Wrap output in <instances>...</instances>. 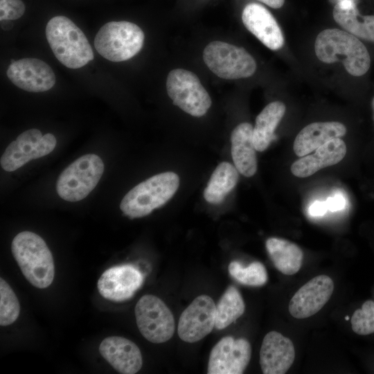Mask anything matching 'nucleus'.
Wrapping results in <instances>:
<instances>
[{
  "mask_svg": "<svg viewBox=\"0 0 374 374\" xmlns=\"http://www.w3.org/2000/svg\"><path fill=\"white\" fill-rule=\"evenodd\" d=\"M315 54L324 63L341 61L348 73L364 75L371 66V57L364 44L353 35L340 29L322 30L314 42Z\"/></svg>",
  "mask_w": 374,
  "mask_h": 374,
  "instance_id": "f257e3e1",
  "label": "nucleus"
},
{
  "mask_svg": "<svg viewBox=\"0 0 374 374\" xmlns=\"http://www.w3.org/2000/svg\"><path fill=\"white\" fill-rule=\"evenodd\" d=\"M11 250L23 275L34 287H48L55 276L53 255L45 241L31 231L19 233L12 240Z\"/></svg>",
  "mask_w": 374,
  "mask_h": 374,
  "instance_id": "f03ea898",
  "label": "nucleus"
},
{
  "mask_svg": "<svg viewBox=\"0 0 374 374\" xmlns=\"http://www.w3.org/2000/svg\"><path fill=\"white\" fill-rule=\"evenodd\" d=\"M46 36L55 57L69 69L81 68L93 60V52L85 35L65 16H55L48 21Z\"/></svg>",
  "mask_w": 374,
  "mask_h": 374,
  "instance_id": "7ed1b4c3",
  "label": "nucleus"
},
{
  "mask_svg": "<svg viewBox=\"0 0 374 374\" xmlns=\"http://www.w3.org/2000/svg\"><path fill=\"white\" fill-rule=\"evenodd\" d=\"M179 186V177L176 173L157 174L131 189L121 200L120 208L131 219L146 216L169 201Z\"/></svg>",
  "mask_w": 374,
  "mask_h": 374,
  "instance_id": "20e7f679",
  "label": "nucleus"
},
{
  "mask_svg": "<svg viewBox=\"0 0 374 374\" xmlns=\"http://www.w3.org/2000/svg\"><path fill=\"white\" fill-rule=\"evenodd\" d=\"M144 33L136 24L110 21L103 25L94 39V46L104 58L114 62L127 60L142 48Z\"/></svg>",
  "mask_w": 374,
  "mask_h": 374,
  "instance_id": "39448f33",
  "label": "nucleus"
},
{
  "mask_svg": "<svg viewBox=\"0 0 374 374\" xmlns=\"http://www.w3.org/2000/svg\"><path fill=\"white\" fill-rule=\"evenodd\" d=\"M103 172L104 164L98 155H83L62 172L56 184L57 193L68 202L82 200L94 189Z\"/></svg>",
  "mask_w": 374,
  "mask_h": 374,
  "instance_id": "423d86ee",
  "label": "nucleus"
},
{
  "mask_svg": "<svg viewBox=\"0 0 374 374\" xmlns=\"http://www.w3.org/2000/svg\"><path fill=\"white\" fill-rule=\"evenodd\" d=\"M203 60L214 74L226 80L249 78L256 70L254 58L244 48L221 41L205 47Z\"/></svg>",
  "mask_w": 374,
  "mask_h": 374,
  "instance_id": "0eeeda50",
  "label": "nucleus"
},
{
  "mask_svg": "<svg viewBox=\"0 0 374 374\" xmlns=\"http://www.w3.org/2000/svg\"><path fill=\"white\" fill-rule=\"evenodd\" d=\"M166 89L175 105L195 117L204 116L211 106V99L193 72L176 69L167 77Z\"/></svg>",
  "mask_w": 374,
  "mask_h": 374,
  "instance_id": "6e6552de",
  "label": "nucleus"
},
{
  "mask_svg": "<svg viewBox=\"0 0 374 374\" xmlns=\"http://www.w3.org/2000/svg\"><path fill=\"white\" fill-rule=\"evenodd\" d=\"M134 312L138 328L149 341L164 343L173 336L175 328L174 317L161 299L145 294L136 304Z\"/></svg>",
  "mask_w": 374,
  "mask_h": 374,
  "instance_id": "1a4fd4ad",
  "label": "nucleus"
},
{
  "mask_svg": "<svg viewBox=\"0 0 374 374\" xmlns=\"http://www.w3.org/2000/svg\"><path fill=\"white\" fill-rule=\"evenodd\" d=\"M56 145L52 134H42L37 129L21 133L7 147L0 160L2 168L8 172L16 170L28 161L44 157Z\"/></svg>",
  "mask_w": 374,
  "mask_h": 374,
  "instance_id": "9d476101",
  "label": "nucleus"
},
{
  "mask_svg": "<svg viewBox=\"0 0 374 374\" xmlns=\"http://www.w3.org/2000/svg\"><path fill=\"white\" fill-rule=\"evenodd\" d=\"M215 324V304L208 295L196 297L181 314L177 332L185 342L195 343L213 329Z\"/></svg>",
  "mask_w": 374,
  "mask_h": 374,
  "instance_id": "9b49d317",
  "label": "nucleus"
},
{
  "mask_svg": "<svg viewBox=\"0 0 374 374\" xmlns=\"http://www.w3.org/2000/svg\"><path fill=\"white\" fill-rule=\"evenodd\" d=\"M251 356L249 342L243 338L231 336L222 338L211 351L207 373L241 374L246 369Z\"/></svg>",
  "mask_w": 374,
  "mask_h": 374,
  "instance_id": "f8f14e48",
  "label": "nucleus"
},
{
  "mask_svg": "<svg viewBox=\"0 0 374 374\" xmlns=\"http://www.w3.org/2000/svg\"><path fill=\"white\" fill-rule=\"evenodd\" d=\"M143 279L137 267L125 264L105 270L99 278L97 287L103 297L119 302L132 298L141 287Z\"/></svg>",
  "mask_w": 374,
  "mask_h": 374,
  "instance_id": "ddd939ff",
  "label": "nucleus"
},
{
  "mask_svg": "<svg viewBox=\"0 0 374 374\" xmlns=\"http://www.w3.org/2000/svg\"><path fill=\"white\" fill-rule=\"evenodd\" d=\"M334 290L330 277L319 275L303 285L293 296L288 309L296 319H305L318 312L328 301Z\"/></svg>",
  "mask_w": 374,
  "mask_h": 374,
  "instance_id": "4468645a",
  "label": "nucleus"
},
{
  "mask_svg": "<svg viewBox=\"0 0 374 374\" xmlns=\"http://www.w3.org/2000/svg\"><path fill=\"white\" fill-rule=\"evenodd\" d=\"M7 76L17 87L30 92L48 91L55 83L53 69L37 58H23L11 62Z\"/></svg>",
  "mask_w": 374,
  "mask_h": 374,
  "instance_id": "2eb2a0df",
  "label": "nucleus"
},
{
  "mask_svg": "<svg viewBox=\"0 0 374 374\" xmlns=\"http://www.w3.org/2000/svg\"><path fill=\"white\" fill-rule=\"evenodd\" d=\"M242 20L247 29L269 49L276 51L283 47L282 30L272 14L263 6L247 4L243 9Z\"/></svg>",
  "mask_w": 374,
  "mask_h": 374,
  "instance_id": "dca6fc26",
  "label": "nucleus"
},
{
  "mask_svg": "<svg viewBox=\"0 0 374 374\" xmlns=\"http://www.w3.org/2000/svg\"><path fill=\"white\" fill-rule=\"evenodd\" d=\"M294 357V346L289 338L276 331L265 336L260 350V365L264 374L285 373Z\"/></svg>",
  "mask_w": 374,
  "mask_h": 374,
  "instance_id": "f3484780",
  "label": "nucleus"
},
{
  "mask_svg": "<svg viewBox=\"0 0 374 374\" xmlns=\"http://www.w3.org/2000/svg\"><path fill=\"white\" fill-rule=\"evenodd\" d=\"M102 357L118 373H136L142 367L139 348L131 340L118 336L104 339L99 346Z\"/></svg>",
  "mask_w": 374,
  "mask_h": 374,
  "instance_id": "a211bd4d",
  "label": "nucleus"
},
{
  "mask_svg": "<svg viewBox=\"0 0 374 374\" xmlns=\"http://www.w3.org/2000/svg\"><path fill=\"white\" fill-rule=\"evenodd\" d=\"M346 150V143L342 139H332L318 148L314 154L294 162L291 172L297 177H308L320 169L338 163L344 158Z\"/></svg>",
  "mask_w": 374,
  "mask_h": 374,
  "instance_id": "6ab92c4d",
  "label": "nucleus"
},
{
  "mask_svg": "<svg viewBox=\"0 0 374 374\" xmlns=\"http://www.w3.org/2000/svg\"><path fill=\"white\" fill-rule=\"evenodd\" d=\"M346 131V126L337 121L310 123L296 136L294 152L298 157H304L328 141L344 136Z\"/></svg>",
  "mask_w": 374,
  "mask_h": 374,
  "instance_id": "aec40b11",
  "label": "nucleus"
},
{
  "mask_svg": "<svg viewBox=\"0 0 374 374\" xmlns=\"http://www.w3.org/2000/svg\"><path fill=\"white\" fill-rule=\"evenodd\" d=\"M253 129L251 124L242 123L234 128L231 136L234 166L240 173L247 177H252L257 170Z\"/></svg>",
  "mask_w": 374,
  "mask_h": 374,
  "instance_id": "412c9836",
  "label": "nucleus"
},
{
  "mask_svg": "<svg viewBox=\"0 0 374 374\" xmlns=\"http://www.w3.org/2000/svg\"><path fill=\"white\" fill-rule=\"evenodd\" d=\"M335 21L346 32L374 43V15H362L351 0H342L333 9Z\"/></svg>",
  "mask_w": 374,
  "mask_h": 374,
  "instance_id": "4be33fe9",
  "label": "nucleus"
},
{
  "mask_svg": "<svg viewBox=\"0 0 374 374\" xmlns=\"http://www.w3.org/2000/svg\"><path fill=\"white\" fill-rule=\"evenodd\" d=\"M265 246L271 260L279 271L293 275L299 271L303 253L295 243L282 238H269Z\"/></svg>",
  "mask_w": 374,
  "mask_h": 374,
  "instance_id": "5701e85b",
  "label": "nucleus"
},
{
  "mask_svg": "<svg viewBox=\"0 0 374 374\" xmlns=\"http://www.w3.org/2000/svg\"><path fill=\"white\" fill-rule=\"evenodd\" d=\"M286 110L285 104L274 101L268 104L256 118L253 140L256 150L265 151L274 139V131Z\"/></svg>",
  "mask_w": 374,
  "mask_h": 374,
  "instance_id": "b1692460",
  "label": "nucleus"
},
{
  "mask_svg": "<svg viewBox=\"0 0 374 374\" xmlns=\"http://www.w3.org/2000/svg\"><path fill=\"white\" fill-rule=\"evenodd\" d=\"M238 178V171L235 166L226 161L220 163L213 172L204 189V199L211 204L221 203L236 186Z\"/></svg>",
  "mask_w": 374,
  "mask_h": 374,
  "instance_id": "393cba45",
  "label": "nucleus"
},
{
  "mask_svg": "<svg viewBox=\"0 0 374 374\" xmlns=\"http://www.w3.org/2000/svg\"><path fill=\"white\" fill-rule=\"evenodd\" d=\"M245 310V305L240 292L229 286L215 305V324L218 330L228 327L240 317Z\"/></svg>",
  "mask_w": 374,
  "mask_h": 374,
  "instance_id": "a878e982",
  "label": "nucleus"
},
{
  "mask_svg": "<svg viewBox=\"0 0 374 374\" xmlns=\"http://www.w3.org/2000/svg\"><path fill=\"white\" fill-rule=\"evenodd\" d=\"M229 272L238 282L249 286H262L268 279L265 266L258 261L251 262L246 267L238 261H233L229 265Z\"/></svg>",
  "mask_w": 374,
  "mask_h": 374,
  "instance_id": "bb28decb",
  "label": "nucleus"
},
{
  "mask_svg": "<svg viewBox=\"0 0 374 374\" xmlns=\"http://www.w3.org/2000/svg\"><path fill=\"white\" fill-rule=\"evenodd\" d=\"M20 312L17 296L8 283L0 278V325L6 326L14 323Z\"/></svg>",
  "mask_w": 374,
  "mask_h": 374,
  "instance_id": "cd10ccee",
  "label": "nucleus"
},
{
  "mask_svg": "<svg viewBox=\"0 0 374 374\" xmlns=\"http://www.w3.org/2000/svg\"><path fill=\"white\" fill-rule=\"evenodd\" d=\"M352 329L357 335H367L374 332V301H365L351 317Z\"/></svg>",
  "mask_w": 374,
  "mask_h": 374,
  "instance_id": "c85d7f7f",
  "label": "nucleus"
},
{
  "mask_svg": "<svg viewBox=\"0 0 374 374\" xmlns=\"http://www.w3.org/2000/svg\"><path fill=\"white\" fill-rule=\"evenodd\" d=\"M26 7L21 0H0L1 21L15 20L25 12Z\"/></svg>",
  "mask_w": 374,
  "mask_h": 374,
  "instance_id": "c756f323",
  "label": "nucleus"
},
{
  "mask_svg": "<svg viewBox=\"0 0 374 374\" xmlns=\"http://www.w3.org/2000/svg\"><path fill=\"white\" fill-rule=\"evenodd\" d=\"M328 210L332 212L339 211L344 208L346 201L341 193H337L326 201Z\"/></svg>",
  "mask_w": 374,
  "mask_h": 374,
  "instance_id": "7c9ffc66",
  "label": "nucleus"
},
{
  "mask_svg": "<svg viewBox=\"0 0 374 374\" xmlns=\"http://www.w3.org/2000/svg\"><path fill=\"white\" fill-rule=\"evenodd\" d=\"M328 211L326 201H315L308 208V213L312 217L323 216Z\"/></svg>",
  "mask_w": 374,
  "mask_h": 374,
  "instance_id": "2f4dec72",
  "label": "nucleus"
},
{
  "mask_svg": "<svg viewBox=\"0 0 374 374\" xmlns=\"http://www.w3.org/2000/svg\"><path fill=\"white\" fill-rule=\"evenodd\" d=\"M257 1L262 2L272 8H280L283 6L284 2H285V0H257Z\"/></svg>",
  "mask_w": 374,
  "mask_h": 374,
  "instance_id": "473e14b6",
  "label": "nucleus"
},
{
  "mask_svg": "<svg viewBox=\"0 0 374 374\" xmlns=\"http://www.w3.org/2000/svg\"><path fill=\"white\" fill-rule=\"evenodd\" d=\"M371 105H372V109H373V121H374V97H373V98L372 100Z\"/></svg>",
  "mask_w": 374,
  "mask_h": 374,
  "instance_id": "72a5a7b5",
  "label": "nucleus"
},
{
  "mask_svg": "<svg viewBox=\"0 0 374 374\" xmlns=\"http://www.w3.org/2000/svg\"><path fill=\"white\" fill-rule=\"evenodd\" d=\"M346 320L349 319V317H346L345 318Z\"/></svg>",
  "mask_w": 374,
  "mask_h": 374,
  "instance_id": "f704fd0d",
  "label": "nucleus"
}]
</instances>
